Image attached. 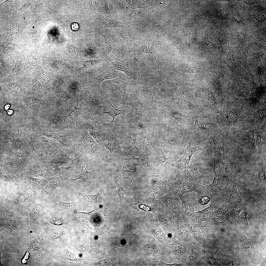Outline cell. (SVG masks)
Returning <instances> with one entry per match:
<instances>
[{
  "instance_id": "6da1fadb",
  "label": "cell",
  "mask_w": 266,
  "mask_h": 266,
  "mask_svg": "<svg viewBox=\"0 0 266 266\" xmlns=\"http://www.w3.org/2000/svg\"><path fill=\"white\" fill-rule=\"evenodd\" d=\"M223 104L217 115V123L218 126L235 134L236 123L244 111L226 103Z\"/></svg>"
},
{
  "instance_id": "7a4b0ae2",
  "label": "cell",
  "mask_w": 266,
  "mask_h": 266,
  "mask_svg": "<svg viewBox=\"0 0 266 266\" xmlns=\"http://www.w3.org/2000/svg\"><path fill=\"white\" fill-rule=\"evenodd\" d=\"M19 131H17L18 136L17 139L12 136L11 138L7 140H0V154H5L19 157L29 156V152L22 142Z\"/></svg>"
},
{
  "instance_id": "3957f363",
  "label": "cell",
  "mask_w": 266,
  "mask_h": 266,
  "mask_svg": "<svg viewBox=\"0 0 266 266\" xmlns=\"http://www.w3.org/2000/svg\"><path fill=\"white\" fill-rule=\"evenodd\" d=\"M266 105L257 106L244 111L240 116L245 123L256 129L266 123Z\"/></svg>"
},
{
  "instance_id": "277c9868",
  "label": "cell",
  "mask_w": 266,
  "mask_h": 266,
  "mask_svg": "<svg viewBox=\"0 0 266 266\" xmlns=\"http://www.w3.org/2000/svg\"><path fill=\"white\" fill-rule=\"evenodd\" d=\"M0 168L14 173L24 171L33 160L29 156L19 157L5 154H0Z\"/></svg>"
},
{
  "instance_id": "5b68a950",
  "label": "cell",
  "mask_w": 266,
  "mask_h": 266,
  "mask_svg": "<svg viewBox=\"0 0 266 266\" xmlns=\"http://www.w3.org/2000/svg\"><path fill=\"white\" fill-rule=\"evenodd\" d=\"M33 139L36 149L44 156H53L66 153L61 150L56 141L51 138L38 135Z\"/></svg>"
},
{
  "instance_id": "8992f818",
  "label": "cell",
  "mask_w": 266,
  "mask_h": 266,
  "mask_svg": "<svg viewBox=\"0 0 266 266\" xmlns=\"http://www.w3.org/2000/svg\"><path fill=\"white\" fill-rule=\"evenodd\" d=\"M218 127L217 123L205 121L201 119L195 122L194 134L196 137L206 141L211 136L217 135Z\"/></svg>"
},
{
  "instance_id": "52a82bcc",
  "label": "cell",
  "mask_w": 266,
  "mask_h": 266,
  "mask_svg": "<svg viewBox=\"0 0 266 266\" xmlns=\"http://www.w3.org/2000/svg\"><path fill=\"white\" fill-rule=\"evenodd\" d=\"M80 136V144L84 153L92 158L96 157L100 152L98 144L84 128L81 129Z\"/></svg>"
},
{
  "instance_id": "ba28073f",
  "label": "cell",
  "mask_w": 266,
  "mask_h": 266,
  "mask_svg": "<svg viewBox=\"0 0 266 266\" xmlns=\"http://www.w3.org/2000/svg\"><path fill=\"white\" fill-rule=\"evenodd\" d=\"M19 133L23 144L28 151L29 156L33 160L43 158V155L38 151L34 147V143L35 141L30 133L24 129L20 130Z\"/></svg>"
},
{
  "instance_id": "9c48e42d",
  "label": "cell",
  "mask_w": 266,
  "mask_h": 266,
  "mask_svg": "<svg viewBox=\"0 0 266 266\" xmlns=\"http://www.w3.org/2000/svg\"><path fill=\"white\" fill-rule=\"evenodd\" d=\"M232 106L244 111L257 106L266 104L263 100L258 99L235 97L230 101L226 102Z\"/></svg>"
},
{
  "instance_id": "30bf717a",
  "label": "cell",
  "mask_w": 266,
  "mask_h": 266,
  "mask_svg": "<svg viewBox=\"0 0 266 266\" xmlns=\"http://www.w3.org/2000/svg\"><path fill=\"white\" fill-rule=\"evenodd\" d=\"M67 152L53 156H44L43 161L46 167L51 170L62 166L71 165L67 159Z\"/></svg>"
},
{
  "instance_id": "8fae6325",
  "label": "cell",
  "mask_w": 266,
  "mask_h": 266,
  "mask_svg": "<svg viewBox=\"0 0 266 266\" xmlns=\"http://www.w3.org/2000/svg\"><path fill=\"white\" fill-rule=\"evenodd\" d=\"M43 158L36 159L30 162L26 168L27 173L35 176H49L50 174L46 169Z\"/></svg>"
},
{
  "instance_id": "7c38bea8",
  "label": "cell",
  "mask_w": 266,
  "mask_h": 266,
  "mask_svg": "<svg viewBox=\"0 0 266 266\" xmlns=\"http://www.w3.org/2000/svg\"><path fill=\"white\" fill-rule=\"evenodd\" d=\"M206 90L205 96L202 102L203 106L210 113L217 115L219 111L217 100L215 98L211 88Z\"/></svg>"
},
{
  "instance_id": "4fadbf2b",
  "label": "cell",
  "mask_w": 266,
  "mask_h": 266,
  "mask_svg": "<svg viewBox=\"0 0 266 266\" xmlns=\"http://www.w3.org/2000/svg\"><path fill=\"white\" fill-rule=\"evenodd\" d=\"M195 146H192L188 143L185 151L182 157L178 160L173 163L172 166L180 170H184L189 166V163L191 157L197 150Z\"/></svg>"
},
{
  "instance_id": "5bb4252c",
  "label": "cell",
  "mask_w": 266,
  "mask_h": 266,
  "mask_svg": "<svg viewBox=\"0 0 266 266\" xmlns=\"http://www.w3.org/2000/svg\"><path fill=\"white\" fill-rule=\"evenodd\" d=\"M183 187L179 195L180 200L183 195L189 192H195L199 195L201 196L205 192L206 184L203 185L189 182L183 179Z\"/></svg>"
},
{
  "instance_id": "9a60e30c",
  "label": "cell",
  "mask_w": 266,
  "mask_h": 266,
  "mask_svg": "<svg viewBox=\"0 0 266 266\" xmlns=\"http://www.w3.org/2000/svg\"><path fill=\"white\" fill-rule=\"evenodd\" d=\"M182 197L183 198L182 200L185 207L184 214L189 217L194 223L197 224L198 216L196 213L195 212L194 207L198 203V201L192 200L187 195Z\"/></svg>"
},
{
  "instance_id": "2e32d148",
  "label": "cell",
  "mask_w": 266,
  "mask_h": 266,
  "mask_svg": "<svg viewBox=\"0 0 266 266\" xmlns=\"http://www.w3.org/2000/svg\"><path fill=\"white\" fill-rule=\"evenodd\" d=\"M82 105L81 102L78 101L76 108L68 115L59 117L64 120L69 127H74L76 119L79 115L81 114Z\"/></svg>"
},
{
  "instance_id": "e0dca14e",
  "label": "cell",
  "mask_w": 266,
  "mask_h": 266,
  "mask_svg": "<svg viewBox=\"0 0 266 266\" xmlns=\"http://www.w3.org/2000/svg\"><path fill=\"white\" fill-rule=\"evenodd\" d=\"M216 136V135H213L209 138L212 140L214 144V158L224 163L226 159L227 154L224 146L217 141Z\"/></svg>"
},
{
  "instance_id": "ac0fdd59",
  "label": "cell",
  "mask_w": 266,
  "mask_h": 266,
  "mask_svg": "<svg viewBox=\"0 0 266 266\" xmlns=\"http://www.w3.org/2000/svg\"><path fill=\"white\" fill-rule=\"evenodd\" d=\"M118 72L115 70H110L102 72L100 75L94 78L93 80L98 87L100 94V85L105 80L114 79L119 75Z\"/></svg>"
},
{
  "instance_id": "d6986e66",
  "label": "cell",
  "mask_w": 266,
  "mask_h": 266,
  "mask_svg": "<svg viewBox=\"0 0 266 266\" xmlns=\"http://www.w3.org/2000/svg\"><path fill=\"white\" fill-rule=\"evenodd\" d=\"M114 83L117 84L123 90L124 94L126 96L131 90L129 80L128 77L125 75H119L115 78L107 81L106 84Z\"/></svg>"
},
{
  "instance_id": "ffe728a7",
  "label": "cell",
  "mask_w": 266,
  "mask_h": 266,
  "mask_svg": "<svg viewBox=\"0 0 266 266\" xmlns=\"http://www.w3.org/2000/svg\"><path fill=\"white\" fill-rule=\"evenodd\" d=\"M137 133L135 132L132 131L128 132L126 133L125 138L122 142V143L123 144L124 147L127 150L132 151L134 149H136L144 158L147 163V165H148V162L136 147V138L137 137Z\"/></svg>"
},
{
  "instance_id": "44dd1931",
  "label": "cell",
  "mask_w": 266,
  "mask_h": 266,
  "mask_svg": "<svg viewBox=\"0 0 266 266\" xmlns=\"http://www.w3.org/2000/svg\"><path fill=\"white\" fill-rule=\"evenodd\" d=\"M181 102L194 109L197 112L201 111L196 99L189 95L186 92L180 88H179Z\"/></svg>"
},
{
  "instance_id": "7402d4cb",
  "label": "cell",
  "mask_w": 266,
  "mask_h": 266,
  "mask_svg": "<svg viewBox=\"0 0 266 266\" xmlns=\"http://www.w3.org/2000/svg\"><path fill=\"white\" fill-rule=\"evenodd\" d=\"M112 64L116 70L123 72L128 76L133 77L134 74L132 67L127 62L117 59L112 62Z\"/></svg>"
},
{
  "instance_id": "603a6c76",
  "label": "cell",
  "mask_w": 266,
  "mask_h": 266,
  "mask_svg": "<svg viewBox=\"0 0 266 266\" xmlns=\"http://www.w3.org/2000/svg\"><path fill=\"white\" fill-rule=\"evenodd\" d=\"M266 126V123H265L260 128L255 129L254 132V137L255 146L256 149H262L265 145L266 134L264 132V129Z\"/></svg>"
},
{
  "instance_id": "cb8c5ba5",
  "label": "cell",
  "mask_w": 266,
  "mask_h": 266,
  "mask_svg": "<svg viewBox=\"0 0 266 266\" xmlns=\"http://www.w3.org/2000/svg\"><path fill=\"white\" fill-rule=\"evenodd\" d=\"M84 128L98 143H102L101 136L96 125L90 121H86L84 124Z\"/></svg>"
},
{
  "instance_id": "d4e9b609",
  "label": "cell",
  "mask_w": 266,
  "mask_h": 266,
  "mask_svg": "<svg viewBox=\"0 0 266 266\" xmlns=\"http://www.w3.org/2000/svg\"><path fill=\"white\" fill-rule=\"evenodd\" d=\"M106 138L108 140V143L105 146L109 150L110 155L112 156L121 141L119 138L110 132L107 133Z\"/></svg>"
},
{
  "instance_id": "484cf974",
  "label": "cell",
  "mask_w": 266,
  "mask_h": 266,
  "mask_svg": "<svg viewBox=\"0 0 266 266\" xmlns=\"http://www.w3.org/2000/svg\"><path fill=\"white\" fill-rule=\"evenodd\" d=\"M123 167L124 173L126 172H133L139 166V158H136L133 156L130 158H125Z\"/></svg>"
},
{
  "instance_id": "4316f807",
  "label": "cell",
  "mask_w": 266,
  "mask_h": 266,
  "mask_svg": "<svg viewBox=\"0 0 266 266\" xmlns=\"http://www.w3.org/2000/svg\"><path fill=\"white\" fill-rule=\"evenodd\" d=\"M45 134L49 137L57 140L65 147L67 148H71V144L70 142L62 134L54 132H49Z\"/></svg>"
},
{
  "instance_id": "83f0119b",
  "label": "cell",
  "mask_w": 266,
  "mask_h": 266,
  "mask_svg": "<svg viewBox=\"0 0 266 266\" xmlns=\"http://www.w3.org/2000/svg\"><path fill=\"white\" fill-rule=\"evenodd\" d=\"M102 100H104L108 103L111 105L112 107V109L110 111L103 112L104 114H107L112 118V120L109 126L112 125V126L114 119L117 116L120 114H125L130 111V110L129 109L120 110L116 108L108 100L105 99H103L102 96L101 97V101Z\"/></svg>"
},
{
  "instance_id": "f1b7e54d",
  "label": "cell",
  "mask_w": 266,
  "mask_h": 266,
  "mask_svg": "<svg viewBox=\"0 0 266 266\" xmlns=\"http://www.w3.org/2000/svg\"><path fill=\"white\" fill-rule=\"evenodd\" d=\"M75 194L80 202L83 201L90 204L97 203V198L100 195L99 192L94 195H88L84 192L81 193L78 191L76 192Z\"/></svg>"
},
{
  "instance_id": "f546056e",
  "label": "cell",
  "mask_w": 266,
  "mask_h": 266,
  "mask_svg": "<svg viewBox=\"0 0 266 266\" xmlns=\"http://www.w3.org/2000/svg\"><path fill=\"white\" fill-rule=\"evenodd\" d=\"M156 152V157L153 161L152 164L154 166L159 168L166 161L170 158H168L165 157L161 148L158 149Z\"/></svg>"
},
{
  "instance_id": "4dcf8cb0",
  "label": "cell",
  "mask_w": 266,
  "mask_h": 266,
  "mask_svg": "<svg viewBox=\"0 0 266 266\" xmlns=\"http://www.w3.org/2000/svg\"><path fill=\"white\" fill-rule=\"evenodd\" d=\"M255 129H251L246 131L243 135V138L251 149L256 150L255 146L254 132Z\"/></svg>"
},
{
  "instance_id": "1f68e13d",
  "label": "cell",
  "mask_w": 266,
  "mask_h": 266,
  "mask_svg": "<svg viewBox=\"0 0 266 266\" xmlns=\"http://www.w3.org/2000/svg\"><path fill=\"white\" fill-rule=\"evenodd\" d=\"M238 235L240 244L244 248L251 249L253 251V248L252 243L250 240L242 234L236 229H234Z\"/></svg>"
},
{
  "instance_id": "d6a6232c",
  "label": "cell",
  "mask_w": 266,
  "mask_h": 266,
  "mask_svg": "<svg viewBox=\"0 0 266 266\" xmlns=\"http://www.w3.org/2000/svg\"><path fill=\"white\" fill-rule=\"evenodd\" d=\"M237 165V162L236 159L232 157L226 163L225 173L227 175H232L233 174Z\"/></svg>"
},
{
  "instance_id": "836d02e7",
  "label": "cell",
  "mask_w": 266,
  "mask_h": 266,
  "mask_svg": "<svg viewBox=\"0 0 266 266\" xmlns=\"http://www.w3.org/2000/svg\"><path fill=\"white\" fill-rule=\"evenodd\" d=\"M93 172V170L90 172L88 171L86 168L85 165L83 164L82 166L81 172L79 177L77 178L71 180L78 183L84 182L89 179Z\"/></svg>"
},
{
  "instance_id": "e575fe53",
  "label": "cell",
  "mask_w": 266,
  "mask_h": 266,
  "mask_svg": "<svg viewBox=\"0 0 266 266\" xmlns=\"http://www.w3.org/2000/svg\"><path fill=\"white\" fill-rule=\"evenodd\" d=\"M101 34L104 37L106 43L109 46L111 47L115 46V36L112 32L107 30H104L102 31Z\"/></svg>"
},
{
  "instance_id": "d590c367",
  "label": "cell",
  "mask_w": 266,
  "mask_h": 266,
  "mask_svg": "<svg viewBox=\"0 0 266 266\" xmlns=\"http://www.w3.org/2000/svg\"><path fill=\"white\" fill-rule=\"evenodd\" d=\"M67 157L72 165H78L81 163L83 161L82 156L81 154L78 153L71 154L67 153Z\"/></svg>"
},
{
  "instance_id": "8d00e7d4",
  "label": "cell",
  "mask_w": 266,
  "mask_h": 266,
  "mask_svg": "<svg viewBox=\"0 0 266 266\" xmlns=\"http://www.w3.org/2000/svg\"><path fill=\"white\" fill-rule=\"evenodd\" d=\"M102 27H113L120 26V24L116 20L102 16L101 19Z\"/></svg>"
},
{
  "instance_id": "74e56055",
  "label": "cell",
  "mask_w": 266,
  "mask_h": 266,
  "mask_svg": "<svg viewBox=\"0 0 266 266\" xmlns=\"http://www.w3.org/2000/svg\"><path fill=\"white\" fill-rule=\"evenodd\" d=\"M170 113V115L175 119L181 122L186 121L188 119L185 116L180 113L179 112L174 110L171 109Z\"/></svg>"
},
{
  "instance_id": "f35d334b",
  "label": "cell",
  "mask_w": 266,
  "mask_h": 266,
  "mask_svg": "<svg viewBox=\"0 0 266 266\" xmlns=\"http://www.w3.org/2000/svg\"><path fill=\"white\" fill-rule=\"evenodd\" d=\"M76 202H65L59 201L57 203V206L60 209H70L74 208L77 205Z\"/></svg>"
},
{
  "instance_id": "ab89813d",
  "label": "cell",
  "mask_w": 266,
  "mask_h": 266,
  "mask_svg": "<svg viewBox=\"0 0 266 266\" xmlns=\"http://www.w3.org/2000/svg\"><path fill=\"white\" fill-rule=\"evenodd\" d=\"M72 165L60 166L53 169L50 171L54 174L61 175L73 167Z\"/></svg>"
},
{
  "instance_id": "60d3db41",
  "label": "cell",
  "mask_w": 266,
  "mask_h": 266,
  "mask_svg": "<svg viewBox=\"0 0 266 266\" xmlns=\"http://www.w3.org/2000/svg\"><path fill=\"white\" fill-rule=\"evenodd\" d=\"M214 206L213 203L208 207L200 211L196 212L197 215L200 216L205 217L206 216L212 215L213 213Z\"/></svg>"
},
{
  "instance_id": "b9f144b4",
  "label": "cell",
  "mask_w": 266,
  "mask_h": 266,
  "mask_svg": "<svg viewBox=\"0 0 266 266\" xmlns=\"http://www.w3.org/2000/svg\"><path fill=\"white\" fill-rule=\"evenodd\" d=\"M102 61V58L97 60H87L84 62L82 67L84 69L90 68L99 64Z\"/></svg>"
},
{
  "instance_id": "7bdbcfd3",
  "label": "cell",
  "mask_w": 266,
  "mask_h": 266,
  "mask_svg": "<svg viewBox=\"0 0 266 266\" xmlns=\"http://www.w3.org/2000/svg\"><path fill=\"white\" fill-rule=\"evenodd\" d=\"M251 94L250 91L246 88L240 87L237 91L236 95L238 98H247L249 97Z\"/></svg>"
},
{
  "instance_id": "ee69618b",
  "label": "cell",
  "mask_w": 266,
  "mask_h": 266,
  "mask_svg": "<svg viewBox=\"0 0 266 266\" xmlns=\"http://www.w3.org/2000/svg\"><path fill=\"white\" fill-rule=\"evenodd\" d=\"M112 179H113L114 182L117 186L118 189V192L120 202L123 198V195L125 193V190L124 189L123 185L120 182H119L117 179L113 177H112Z\"/></svg>"
},
{
  "instance_id": "f6af8a7d",
  "label": "cell",
  "mask_w": 266,
  "mask_h": 266,
  "mask_svg": "<svg viewBox=\"0 0 266 266\" xmlns=\"http://www.w3.org/2000/svg\"><path fill=\"white\" fill-rule=\"evenodd\" d=\"M247 214L245 211L242 212L239 216V219L240 222L244 227L249 229V228L247 218Z\"/></svg>"
},
{
  "instance_id": "bcb514c9",
  "label": "cell",
  "mask_w": 266,
  "mask_h": 266,
  "mask_svg": "<svg viewBox=\"0 0 266 266\" xmlns=\"http://www.w3.org/2000/svg\"><path fill=\"white\" fill-rule=\"evenodd\" d=\"M48 179L50 185L52 189L55 188L60 184L61 180L56 177L49 178Z\"/></svg>"
},
{
  "instance_id": "7dc6e473",
  "label": "cell",
  "mask_w": 266,
  "mask_h": 266,
  "mask_svg": "<svg viewBox=\"0 0 266 266\" xmlns=\"http://www.w3.org/2000/svg\"><path fill=\"white\" fill-rule=\"evenodd\" d=\"M260 169L258 174L257 177L258 180L261 181H265L266 171L265 168L262 165L260 167Z\"/></svg>"
},
{
  "instance_id": "c3c4849f",
  "label": "cell",
  "mask_w": 266,
  "mask_h": 266,
  "mask_svg": "<svg viewBox=\"0 0 266 266\" xmlns=\"http://www.w3.org/2000/svg\"><path fill=\"white\" fill-rule=\"evenodd\" d=\"M210 200V198L205 196H202L200 198L198 203L202 205H205L208 204Z\"/></svg>"
},
{
  "instance_id": "681fc988",
  "label": "cell",
  "mask_w": 266,
  "mask_h": 266,
  "mask_svg": "<svg viewBox=\"0 0 266 266\" xmlns=\"http://www.w3.org/2000/svg\"><path fill=\"white\" fill-rule=\"evenodd\" d=\"M130 33L128 32H123L120 34L121 37L126 41H128L130 40L132 38V36Z\"/></svg>"
},
{
  "instance_id": "f907efd6",
  "label": "cell",
  "mask_w": 266,
  "mask_h": 266,
  "mask_svg": "<svg viewBox=\"0 0 266 266\" xmlns=\"http://www.w3.org/2000/svg\"><path fill=\"white\" fill-rule=\"evenodd\" d=\"M40 77L46 81H49L50 79L49 74L44 71L40 73Z\"/></svg>"
},
{
  "instance_id": "816d5d0a",
  "label": "cell",
  "mask_w": 266,
  "mask_h": 266,
  "mask_svg": "<svg viewBox=\"0 0 266 266\" xmlns=\"http://www.w3.org/2000/svg\"><path fill=\"white\" fill-rule=\"evenodd\" d=\"M228 61L232 65H233L235 64V57L234 54L231 53L230 54Z\"/></svg>"
},
{
  "instance_id": "f5cc1de1",
  "label": "cell",
  "mask_w": 266,
  "mask_h": 266,
  "mask_svg": "<svg viewBox=\"0 0 266 266\" xmlns=\"http://www.w3.org/2000/svg\"><path fill=\"white\" fill-rule=\"evenodd\" d=\"M20 67V65L19 63H17L15 66L13 70L12 73H17V72H19Z\"/></svg>"
},
{
  "instance_id": "db71d44e",
  "label": "cell",
  "mask_w": 266,
  "mask_h": 266,
  "mask_svg": "<svg viewBox=\"0 0 266 266\" xmlns=\"http://www.w3.org/2000/svg\"><path fill=\"white\" fill-rule=\"evenodd\" d=\"M18 27L16 23H13L11 26V29L13 32L17 31L18 29Z\"/></svg>"
},
{
  "instance_id": "11a10c76",
  "label": "cell",
  "mask_w": 266,
  "mask_h": 266,
  "mask_svg": "<svg viewBox=\"0 0 266 266\" xmlns=\"http://www.w3.org/2000/svg\"><path fill=\"white\" fill-rule=\"evenodd\" d=\"M71 27L72 30L73 31H76L78 30L79 28L78 24L76 23H72L71 25Z\"/></svg>"
},
{
  "instance_id": "9f6ffc18",
  "label": "cell",
  "mask_w": 266,
  "mask_h": 266,
  "mask_svg": "<svg viewBox=\"0 0 266 266\" xmlns=\"http://www.w3.org/2000/svg\"><path fill=\"white\" fill-rule=\"evenodd\" d=\"M38 211L37 209L35 208L34 209L32 210L31 213V216L32 217H36L37 216L38 214Z\"/></svg>"
},
{
  "instance_id": "6f0895ef",
  "label": "cell",
  "mask_w": 266,
  "mask_h": 266,
  "mask_svg": "<svg viewBox=\"0 0 266 266\" xmlns=\"http://www.w3.org/2000/svg\"><path fill=\"white\" fill-rule=\"evenodd\" d=\"M161 263L162 264V265H164V266H181L182 265L180 264H177L176 263H173L171 264H167L165 263L163 261H161Z\"/></svg>"
},
{
  "instance_id": "680465c9",
  "label": "cell",
  "mask_w": 266,
  "mask_h": 266,
  "mask_svg": "<svg viewBox=\"0 0 266 266\" xmlns=\"http://www.w3.org/2000/svg\"><path fill=\"white\" fill-rule=\"evenodd\" d=\"M32 84L35 87H38L39 86L38 82L36 80L34 79L32 82Z\"/></svg>"
},
{
  "instance_id": "91938a15",
  "label": "cell",
  "mask_w": 266,
  "mask_h": 266,
  "mask_svg": "<svg viewBox=\"0 0 266 266\" xmlns=\"http://www.w3.org/2000/svg\"><path fill=\"white\" fill-rule=\"evenodd\" d=\"M206 44L208 47L209 46L211 48H212V47L214 48V47H215V45L213 43H211V42H208V41H207L206 42Z\"/></svg>"
},
{
  "instance_id": "94428289",
  "label": "cell",
  "mask_w": 266,
  "mask_h": 266,
  "mask_svg": "<svg viewBox=\"0 0 266 266\" xmlns=\"http://www.w3.org/2000/svg\"><path fill=\"white\" fill-rule=\"evenodd\" d=\"M228 265L229 266H234L233 261H229L228 263Z\"/></svg>"
},
{
  "instance_id": "6125c7cd",
  "label": "cell",
  "mask_w": 266,
  "mask_h": 266,
  "mask_svg": "<svg viewBox=\"0 0 266 266\" xmlns=\"http://www.w3.org/2000/svg\"><path fill=\"white\" fill-rule=\"evenodd\" d=\"M13 113V111L11 110H9L7 111V113L9 115L12 114Z\"/></svg>"
},
{
  "instance_id": "be15d7a7",
  "label": "cell",
  "mask_w": 266,
  "mask_h": 266,
  "mask_svg": "<svg viewBox=\"0 0 266 266\" xmlns=\"http://www.w3.org/2000/svg\"><path fill=\"white\" fill-rule=\"evenodd\" d=\"M10 107V105H9V104H7H7L5 106V109L7 110V109H8Z\"/></svg>"
}]
</instances>
